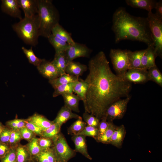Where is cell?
Masks as SVG:
<instances>
[{
	"label": "cell",
	"mask_w": 162,
	"mask_h": 162,
	"mask_svg": "<svg viewBox=\"0 0 162 162\" xmlns=\"http://www.w3.org/2000/svg\"><path fill=\"white\" fill-rule=\"evenodd\" d=\"M52 140L57 162H68L75 156L76 152L69 146L62 133L60 132Z\"/></svg>",
	"instance_id": "cell-6"
},
{
	"label": "cell",
	"mask_w": 162,
	"mask_h": 162,
	"mask_svg": "<svg viewBox=\"0 0 162 162\" xmlns=\"http://www.w3.org/2000/svg\"><path fill=\"white\" fill-rule=\"evenodd\" d=\"M51 34L70 45H73L75 43L72 38L71 34L67 31L59 23L53 28Z\"/></svg>",
	"instance_id": "cell-22"
},
{
	"label": "cell",
	"mask_w": 162,
	"mask_h": 162,
	"mask_svg": "<svg viewBox=\"0 0 162 162\" xmlns=\"http://www.w3.org/2000/svg\"><path fill=\"white\" fill-rule=\"evenodd\" d=\"M57 70L59 76L66 74L65 69L68 63L65 51L55 54L52 61Z\"/></svg>",
	"instance_id": "cell-20"
},
{
	"label": "cell",
	"mask_w": 162,
	"mask_h": 162,
	"mask_svg": "<svg viewBox=\"0 0 162 162\" xmlns=\"http://www.w3.org/2000/svg\"><path fill=\"white\" fill-rule=\"evenodd\" d=\"M81 117L73 113L72 111L67 107L64 106L58 111L57 116L53 122L58 124L61 127L68 120L72 119H78Z\"/></svg>",
	"instance_id": "cell-16"
},
{
	"label": "cell",
	"mask_w": 162,
	"mask_h": 162,
	"mask_svg": "<svg viewBox=\"0 0 162 162\" xmlns=\"http://www.w3.org/2000/svg\"><path fill=\"white\" fill-rule=\"evenodd\" d=\"M77 119L68 128V134L72 136L79 134L87 125L82 117Z\"/></svg>",
	"instance_id": "cell-30"
},
{
	"label": "cell",
	"mask_w": 162,
	"mask_h": 162,
	"mask_svg": "<svg viewBox=\"0 0 162 162\" xmlns=\"http://www.w3.org/2000/svg\"><path fill=\"white\" fill-rule=\"evenodd\" d=\"M37 67L39 72L44 76L49 79V80L54 79L60 76L52 61L42 59L40 64Z\"/></svg>",
	"instance_id": "cell-11"
},
{
	"label": "cell",
	"mask_w": 162,
	"mask_h": 162,
	"mask_svg": "<svg viewBox=\"0 0 162 162\" xmlns=\"http://www.w3.org/2000/svg\"><path fill=\"white\" fill-rule=\"evenodd\" d=\"M5 127L0 122V134L4 130Z\"/></svg>",
	"instance_id": "cell-49"
},
{
	"label": "cell",
	"mask_w": 162,
	"mask_h": 162,
	"mask_svg": "<svg viewBox=\"0 0 162 162\" xmlns=\"http://www.w3.org/2000/svg\"><path fill=\"white\" fill-rule=\"evenodd\" d=\"M154 8L156 10V13H154L156 16L158 18L162 19V1H157Z\"/></svg>",
	"instance_id": "cell-48"
},
{
	"label": "cell",
	"mask_w": 162,
	"mask_h": 162,
	"mask_svg": "<svg viewBox=\"0 0 162 162\" xmlns=\"http://www.w3.org/2000/svg\"><path fill=\"white\" fill-rule=\"evenodd\" d=\"M21 139L22 138L19 130H11L9 145L11 147H15Z\"/></svg>",
	"instance_id": "cell-40"
},
{
	"label": "cell",
	"mask_w": 162,
	"mask_h": 162,
	"mask_svg": "<svg viewBox=\"0 0 162 162\" xmlns=\"http://www.w3.org/2000/svg\"><path fill=\"white\" fill-rule=\"evenodd\" d=\"M98 128L87 125L78 134L83 135L85 137H92L95 140L98 136Z\"/></svg>",
	"instance_id": "cell-39"
},
{
	"label": "cell",
	"mask_w": 162,
	"mask_h": 162,
	"mask_svg": "<svg viewBox=\"0 0 162 162\" xmlns=\"http://www.w3.org/2000/svg\"><path fill=\"white\" fill-rule=\"evenodd\" d=\"M35 157L37 162H57L53 146L42 150Z\"/></svg>",
	"instance_id": "cell-24"
},
{
	"label": "cell",
	"mask_w": 162,
	"mask_h": 162,
	"mask_svg": "<svg viewBox=\"0 0 162 162\" xmlns=\"http://www.w3.org/2000/svg\"><path fill=\"white\" fill-rule=\"evenodd\" d=\"M152 37L155 52L157 57H162V19L152 11L148 12L147 17Z\"/></svg>",
	"instance_id": "cell-5"
},
{
	"label": "cell",
	"mask_w": 162,
	"mask_h": 162,
	"mask_svg": "<svg viewBox=\"0 0 162 162\" xmlns=\"http://www.w3.org/2000/svg\"><path fill=\"white\" fill-rule=\"evenodd\" d=\"M76 81L61 85L54 88L53 97H56L60 95L73 93V89Z\"/></svg>",
	"instance_id": "cell-32"
},
{
	"label": "cell",
	"mask_w": 162,
	"mask_h": 162,
	"mask_svg": "<svg viewBox=\"0 0 162 162\" xmlns=\"http://www.w3.org/2000/svg\"><path fill=\"white\" fill-rule=\"evenodd\" d=\"M92 52V50L86 45L76 42L65 51L68 62L79 57H88Z\"/></svg>",
	"instance_id": "cell-10"
},
{
	"label": "cell",
	"mask_w": 162,
	"mask_h": 162,
	"mask_svg": "<svg viewBox=\"0 0 162 162\" xmlns=\"http://www.w3.org/2000/svg\"><path fill=\"white\" fill-rule=\"evenodd\" d=\"M29 162H37V161H35L32 160V159Z\"/></svg>",
	"instance_id": "cell-50"
},
{
	"label": "cell",
	"mask_w": 162,
	"mask_h": 162,
	"mask_svg": "<svg viewBox=\"0 0 162 162\" xmlns=\"http://www.w3.org/2000/svg\"><path fill=\"white\" fill-rule=\"evenodd\" d=\"M79 79V77L66 73L54 79L49 80V82L55 88L60 85L74 82Z\"/></svg>",
	"instance_id": "cell-27"
},
{
	"label": "cell",
	"mask_w": 162,
	"mask_h": 162,
	"mask_svg": "<svg viewBox=\"0 0 162 162\" xmlns=\"http://www.w3.org/2000/svg\"><path fill=\"white\" fill-rule=\"evenodd\" d=\"M11 147L9 144L0 142V159L4 157L9 151Z\"/></svg>",
	"instance_id": "cell-47"
},
{
	"label": "cell",
	"mask_w": 162,
	"mask_h": 162,
	"mask_svg": "<svg viewBox=\"0 0 162 162\" xmlns=\"http://www.w3.org/2000/svg\"><path fill=\"white\" fill-rule=\"evenodd\" d=\"M26 119L15 118L7 122L6 124L11 130H19L25 127Z\"/></svg>",
	"instance_id": "cell-37"
},
{
	"label": "cell",
	"mask_w": 162,
	"mask_h": 162,
	"mask_svg": "<svg viewBox=\"0 0 162 162\" xmlns=\"http://www.w3.org/2000/svg\"><path fill=\"white\" fill-rule=\"evenodd\" d=\"M22 139L30 141L35 137V134L26 127H24L19 130Z\"/></svg>",
	"instance_id": "cell-44"
},
{
	"label": "cell",
	"mask_w": 162,
	"mask_h": 162,
	"mask_svg": "<svg viewBox=\"0 0 162 162\" xmlns=\"http://www.w3.org/2000/svg\"><path fill=\"white\" fill-rule=\"evenodd\" d=\"M109 122L108 127L105 133L95 139L97 142L103 144H109L111 137L117 126L112 122Z\"/></svg>",
	"instance_id": "cell-31"
},
{
	"label": "cell",
	"mask_w": 162,
	"mask_h": 162,
	"mask_svg": "<svg viewBox=\"0 0 162 162\" xmlns=\"http://www.w3.org/2000/svg\"><path fill=\"white\" fill-rule=\"evenodd\" d=\"M16 162H29L32 157L26 146L17 145L16 146Z\"/></svg>",
	"instance_id": "cell-28"
},
{
	"label": "cell",
	"mask_w": 162,
	"mask_h": 162,
	"mask_svg": "<svg viewBox=\"0 0 162 162\" xmlns=\"http://www.w3.org/2000/svg\"><path fill=\"white\" fill-rule=\"evenodd\" d=\"M22 49L30 63L37 67L40 64L42 59L38 58L35 56L33 50L32 46L28 49L22 46Z\"/></svg>",
	"instance_id": "cell-35"
},
{
	"label": "cell",
	"mask_w": 162,
	"mask_h": 162,
	"mask_svg": "<svg viewBox=\"0 0 162 162\" xmlns=\"http://www.w3.org/2000/svg\"><path fill=\"white\" fill-rule=\"evenodd\" d=\"M86 138L83 135L77 134L72 136L71 139L74 143L76 152H79L87 158L91 160L92 158L88 151Z\"/></svg>",
	"instance_id": "cell-15"
},
{
	"label": "cell",
	"mask_w": 162,
	"mask_h": 162,
	"mask_svg": "<svg viewBox=\"0 0 162 162\" xmlns=\"http://www.w3.org/2000/svg\"><path fill=\"white\" fill-rule=\"evenodd\" d=\"M1 8L2 11L12 17L22 19L17 0H2Z\"/></svg>",
	"instance_id": "cell-12"
},
{
	"label": "cell",
	"mask_w": 162,
	"mask_h": 162,
	"mask_svg": "<svg viewBox=\"0 0 162 162\" xmlns=\"http://www.w3.org/2000/svg\"><path fill=\"white\" fill-rule=\"evenodd\" d=\"M126 130L123 124L117 126L110 140L109 144L121 148L126 134Z\"/></svg>",
	"instance_id": "cell-17"
},
{
	"label": "cell",
	"mask_w": 162,
	"mask_h": 162,
	"mask_svg": "<svg viewBox=\"0 0 162 162\" xmlns=\"http://www.w3.org/2000/svg\"><path fill=\"white\" fill-rule=\"evenodd\" d=\"M88 86L84 80L79 79L76 82L74 89V93L79 96L84 103L86 100Z\"/></svg>",
	"instance_id": "cell-29"
},
{
	"label": "cell",
	"mask_w": 162,
	"mask_h": 162,
	"mask_svg": "<svg viewBox=\"0 0 162 162\" xmlns=\"http://www.w3.org/2000/svg\"><path fill=\"white\" fill-rule=\"evenodd\" d=\"M156 1L153 0H126L127 4L132 7L145 10L148 12L154 8Z\"/></svg>",
	"instance_id": "cell-21"
},
{
	"label": "cell",
	"mask_w": 162,
	"mask_h": 162,
	"mask_svg": "<svg viewBox=\"0 0 162 162\" xmlns=\"http://www.w3.org/2000/svg\"><path fill=\"white\" fill-rule=\"evenodd\" d=\"M13 30L26 44L35 46L38 43L39 21L38 14L31 17H24L12 26Z\"/></svg>",
	"instance_id": "cell-4"
},
{
	"label": "cell",
	"mask_w": 162,
	"mask_h": 162,
	"mask_svg": "<svg viewBox=\"0 0 162 162\" xmlns=\"http://www.w3.org/2000/svg\"><path fill=\"white\" fill-rule=\"evenodd\" d=\"M64 105L70 109L72 111L79 112V103L81 100L76 95L73 93L68 94L62 95Z\"/></svg>",
	"instance_id": "cell-23"
},
{
	"label": "cell",
	"mask_w": 162,
	"mask_h": 162,
	"mask_svg": "<svg viewBox=\"0 0 162 162\" xmlns=\"http://www.w3.org/2000/svg\"><path fill=\"white\" fill-rule=\"evenodd\" d=\"M109 123V122L104 117L100 120L98 127V134L97 137L105 133L108 127Z\"/></svg>",
	"instance_id": "cell-45"
},
{
	"label": "cell",
	"mask_w": 162,
	"mask_h": 162,
	"mask_svg": "<svg viewBox=\"0 0 162 162\" xmlns=\"http://www.w3.org/2000/svg\"><path fill=\"white\" fill-rule=\"evenodd\" d=\"M88 69L87 66L79 62L73 61L68 62L65 69L66 73L79 77Z\"/></svg>",
	"instance_id": "cell-19"
},
{
	"label": "cell",
	"mask_w": 162,
	"mask_h": 162,
	"mask_svg": "<svg viewBox=\"0 0 162 162\" xmlns=\"http://www.w3.org/2000/svg\"><path fill=\"white\" fill-rule=\"evenodd\" d=\"M38 138L35 137L26 146L32 157H35L42 150L38 144Z\"/></svg>",
	"instance_id": "cell-36"
},
{
	"label": "cell",
	"mask_w": 162,
	"mask_h": 162,
	"mask_svg": "<svg viewBox=\"0 0 162 162\" xmlns=\"http://www.w3.org/2000/svg\"><path fill=\"white\" fill-rule=\"evenodd\" d=\"M88 69L89 73L84 80L88 88L84 107L85 112L100 120L110 105L129 96L131 83L112 72L102 51L89 61Z\"/></svg>",
	"instance_id": "cell-1"
},
{
	"label": "cell",
	"mask_w": 162,
	"mask_h": 162,
	"mask_svg": "<svg viewBox=\"0 0 162 162\" xmlns=\"http://www.w3.org/2000/svg\"><path fill=\"white\" fill-rule=\"evenodd\" d=\"M61 128L58 124L53 122L49 128L43 131L41 137L52 140L60 133Z\"/></svg>",
	"instance_id": "cell-34"
},
{
	"label": "cell",
	"mask_w": 162,
	"mask_h": 162,
	"mask_svg": "<svg viewBox=\"0 0 162 162\" xmlns=\"http://www.w3.org/2000/svg\"><path fill=\"white\" fill-rule=\"evenodd\" d=\"M16 146L11 147L9 152L4 157L1 159V162H16Z\"/></svg>",
	"instance_id": "cell-42"
},
{
	"label": "cell",
	"mask_w": 162,
	"mask_h": 162,
	"mask_svg": "<svg viewBox=\"0 0 162 162\" xmlns=\"http://www.w3.org/2000/svg\"><path fill=\"white\" fill-rule=\"evenodd\" d=\"M27 119L41 128L43 131L49 128L53 123L42 115L34 113Z\"/></svg>",
	"instance_id": "cell-26"
},
{
	"label": "cell",
	"mask_w": 162,
	"mask_h": 162,
	"mask_svg": "<svg viewBox=\"0 0 162 162\" xmlns=\"http://www.w3.org/2000/svg\"><path fill=\"white\" fill-rule=\"evenodd\" d=\"M127 50L111 49L110 51V57L113 69L116 74L120 77L130 69Z\"/></svg>",
	"instance_id": "cell-7"
},
{
	"label": "cell",
	"mask_w": 162,
	"mask_h": 162,
	"mask_svg": "<svg viewBox=\"0 0 162 162\" xmlns=\"http://www.w3.org/2000/svg\"><path fill=\"white\" fill-rule=\"evenodd\" d=\"M82 117L87 125L98 128L100 120L97 117L86 112L83 113Z\"/></svg>",
	"instance_id": "cell-38"
},
{
	"label": "cell",
	"mask_w": 162,
	"mask_h": 162,
	"mask_svg": "<svg viewBox=\"0 0 162 162\" xmlns=\"http://www.w3.org/2000/svg\"><path fill=\"white\" fill-rule=\"evenodd\" d=\"M149 81H152L160 87H162V74L157 65L148 70Z\"/></svg>",
	"instance_id": "cell-33"
},
{
	"label": "cell",
	"mask_w": 162,
	"mask_h": 162,
	"mask_svg": "<svg viewBox=\"0 0 162 162\" xmlns=\"http://www.w3.org/2000/svg\"><path fill=\"white\" fill-rule=\"evenodd\" d=\"M47 38L49 42L54 48L55 50V54L66 51L70 45L52 34Z\"/></svg>",
	"instance_id": "cell-25"
},
{
	"label": "cell",
	"mask_w": 162,
	"mask_h": 162,
	"mask_svg": "<svg viewBox=\"0 0 162 162\" xmlns=\"http://www.w3.org/2000/svg\"><path fill=\"white\" fill-rule=\"evenodd\" d=\"M40 36L48 38L53 28L59 24V14L52 0H38Z\"/></svg>",
	"instance_id": "cell-3"
},
{
	"label": "cell",
	"mask_w": 162,
	"mask_h": 162,
	"mask_svg": "<svg viewBox=\"0 0 162 162\" xmlns=\"http://www.w3.org/2000/svg\"><path fill=\"white\" fill-rule=\"evenodd\" d=\"M25 127L33 132L35 134L41 136L43 130L40 127L32 122L26 119Z\"/></svg>",
	"instance_id": "cell-41"
},
{
	"label": "cell",
	"mask_w": 162,
	"mask_h": 162,
	"mask_svg": "<svg viewBox=\"0 0 162 162\" xmlns=\"http://www.w3.org/2000/svg\"><path fill=\"white\" fill-rule=\"evenodd\" d=\"M112 22L115 43L129 40L142 42L148 46L154 45L147 17L133 16L120 7L114 13Z\"/></svg>",
	"instance_id": "cell-2"
},
{
	"label": "cell",
	"mask_w": 162,
	"mask_h": 162,
	"mask_svg": "<svg viewBox=\"0 0 162 162\" xmlns=\"http://www.w3.org/2000/svg\"><path fill=\"white\" fill-rule=\"evenodd\" d=\"M130 99V97L129 96L112 104L107 109L104 117L110 122L122 118L126 112L128 104Z\"/></svg>",
	"instance_id": "cell-8"
},
{
	"label": "cell",
	"mask_w": 162,
	"mask_h": 162,
	"mask_svg": "<svg viewBox=\"0 0 162 162\" xmlns=\"http://www.w3.org/2000/svg\"><path fill=\"white\" fill-rule=\"evenodd\" d=\"M38 142L42 150L48 149L53 146V141L51 139L41 137L38 138Z\"/></svg>",
	"instance_id": "cell-43"
},
{
	"label": "cell",
	"mask_w": 162,
	"mask_h": 162,
	"mask_svg": "<svg viewBox=\"0 0 162 162\" xmlns=\"http://www.w3.org/2000/svg\"><path fill=\"white\" fill-rule=\"evenodd\" d=\"M11 133V130L5 127L0 134V142L9 144Z\"/></svg>",
	"instance_id": "cell-46"
},
{
	"label": "cell",
	"mask_w": 162,
	"mask_h": 162,
	"mask_svg": "<svg viewBox=\"0 0 162 162\" xmlns=\"http://www.w3.org/2000/svg\"><path fill=\"white\" fill-rule=\"evenodd\" d=\"M121 77L131 83L143 84L149 81L147 70L143 69H129Z\"/></svg>",
	"instance_id": "cell-9"
},
{
	"label": "cell",
	"mask_w": 162,
	"mask_h": 162,
	"mask_svg": "<svg viewBox=\"0 0 162 162\" xmlns=\"http://www.w3.org/2000/svg\"><path fill=\"white\" fill-rule=\"evenodd\" d=\"M146 49L134 51L127 50L130 69H142L141 64V58Z\"/></svg>",
	"instance_id": "cell-18"
},
{
	"label": "cell",
	"mask_w": 162,
	"mask_h": 162,
	"mask_svg": "<svg viewBox=\"0 0 162 162\" xmlns=\"http://www.w3.org/2000/svg\"><path fill=\"white\" fill-rule=\"evenodd\" d=\"M153 45L148 46L142 55L141 64L142 69L148 70L156 65L155 59L157 57Z\"/></svg>",
	"instance_id": "cell-13"
},
{
	"label": "cell",
	"mask_w": 162,
	"mask_h": 162,
	"mask_svg": "<svg viewBox=\"0 0 162 162\" xmlns=\"http://www.w3.org/2000/svg\"><path fill=\"white\" fill-rule=\"evenodd\" d=\"M20 8L23 11L25 17H31L38 14V0H17Z\"/></svg>",
	"instance_id": "cell-14"
}]
</instances>
